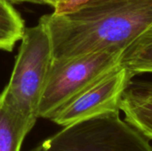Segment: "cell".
Wrapping results in <instances>:
<instances>
[{
    "label": "cell",
    "instance_id": "7c38bea8",
    "mask_svg": "<svg viewBox=\"0 0 152 151\" xmlns=\"http://www.w3.org/2000/svg\"><path fill=\"white\" fill-rule=\"evenodd\" d=\"M60 0H45V4L51 5L52 7H54V5L59 2Z\"/></svg>",
    "mask_w": 152,
    "mask_h": 151
},
{
    "label": "cell",
    "instance_id": "7a4b0ae2",
    "mask_svg": "<svg viewBox=\"0 0 152 151\" xmlns=\"http://www.w3.org/2000/svg\"><path fill=\"white\" fill-rule=\"evenodd\" d=\"M110 112L63 126L28 151H152L148 138Z\"/></svg>",
    "mask_w": 152,
    "mask_h": 151
},
{
    "label": "cell",
    "instance_id": "30bf717a",
    "mask_svg": "<svg viewBox=\"0 0 152 151\" xmlns=\"http://www.w3.org/2000/svg\"><path fill=\"white\" fill-rule=\"evenodd\" d=\"M89 0H60L53 7V12L62 13L69 12Z\"/></svg>",
    "mask_w": 152,
    "mask_h": 151
},
{
    "label": "cell",
    "instance_id": "8fae6325",
    "mask_svg": "<svg viewBox=\"0 0 152 151\" xmlns=\"http://www.w3.org/2000/svg\"><path fill=\"white\" fill-rule=\"evenodd\" d=\"M10 4H22V3H29L36 4H45V0H5Z\"/></svg>",
    "mask_w": 152,
    "mask_h": 151
},
{
    "label": "cell",
    "instance_id": "277c9868",
    "mask_svg": "<svg viewBox=\"0 0 152 151\" xmlns=\"http://www.w3.org/2000/svg\"><path fill=\"white\" fill-rule=\"evenodd\" d=\"M123 52H97L53 60L41 96L38 117L49 119L102 74L119 64Z\"/></svg>",
    "mask_w": 152,
    "mask_h": 151
},
{
    "label": "cell",
    "instance_id": "ba28073f",
    "mask_svg": "<svg viewBox=\"0 0 152 151\" xmlns=\"http://www.w3.org/2000/svg\"><path fill=\"white\" fill-rule=\"evenodd\" d=\"M119 64L126 68L133 77L152 73V28L123 52Z\"/></svg>",
    "mask_w": 152,
    "mask_h": 151
},
{
    "label": "cell",
    "instance_id": "3957f363",
    "mask_svg": "<svg viewBox=\"0 0 152 151\" xmlns=\"http://www.w3.org/2000/svg\"><path fill=\"white\" fill-rule=\"evenodd\" d=\"M53 60L51 40L43 23L26 28L10 81L3 91L12 106L34 123L39 118V103Z\"/></svg>",
    "mask_w": 152,
    "mask_h": 151
},
{
    "label": "cell",
    "instance_id": "6da1fadb",
    "mask_svg": "<svg viewBox=\"0 0 152 151\" xmlns=\"http://www.w3.org/2000/svg\"><path fill=\"white\" fill-rule=\"evenodd\" d=\"M39 21L48 32L53 60L124 52L152 28V0H89Z\"/></svg>",
    "mask_w": 152,
    "mask_h": 151
},
{
    "label": "cell",
    "instance_id": "5b68a950",
    "mask_svg": "<svg viewBox=\"0 0 152 151\" xmlns=\"http://www.w3.org/2000/svg\"><path fill=\"white\" fill-rule=\"evenodd\" d=\"M133 77L126 68L118 64L61 107L50 120L63 127L100 115L120 111L121 94Z\"/></svg>",
    "mask_w": 152,
    "mask_h": 151
},
{
    "label": "cell",
    "instance_id": "9c48e42d",
    "mask_svg": "<svg viewBox=\"0 0 152 151\" xmlns=\"http://www.w3.org/2000/svg\"><path fill=\"white\" fill-rule=\"evenodd\" d=\"M25 28L20 12L9 2L0 0V50L12 52L20 41Z\"/></svg>",
    "mask_w": 152,
    "mask_h": 151
},
{
    "label": "cell",
    "instance_id": "8992f818",
    "mask_svg": "<svg viewBox=\"0 0 152 151\" xmlns=\"http://www.w3.org/2000/svg\"><path fill=\"white\" fill-rule=\"evenodd\" d=\"M119 110L128 124L152 140V81L131 79L121 94Z\"/></svg>",
    "mask_w": 152,
    "mask_h": 151
},
{
    "label": "cell",
    "instance_id": "52a82bcc",
    "mask_svg": "<svg viewBox=\"0 0 152 151\" xmlns=\"http://www.w3.org/2000/svg\"><path fill=\"white\" fill-rule=\"evenodd\" d=\"M36 123L22 116L0 93V151H20L24 139Z\"/></svg>",
    "mask_w": 152,
    "mask_h": 151
}]
</instances>
